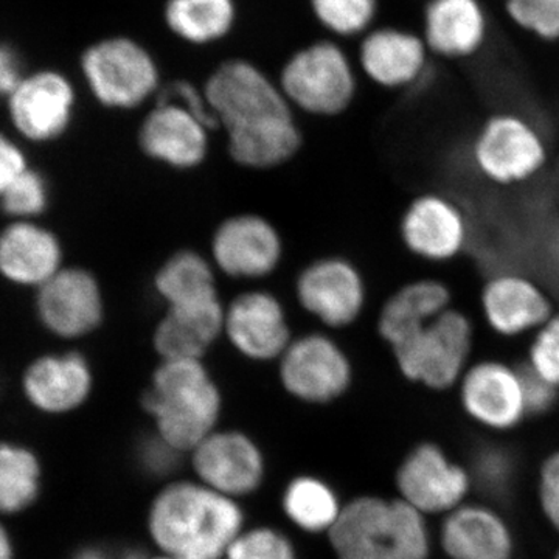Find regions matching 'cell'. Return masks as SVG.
<instances>
[{"label":"cell","instance_id":"6da1fadb","mask_svg":"<svg viewBox=\"0 0 559 559\" xmlns=\"http://www.w3.org/2000/svg\"><path fill=\"white\" fill-rule=\"evenodd\" d=\"M216 124L227 132L231 160L249 170H272L300 150L301 134L289 102L259 69L229 62L204 91Z\"/></svg>","mask_w":559,"mask_h":559},{"label":"cell","instance_id":"7a4b0ae2","mask_svg":"<svg viewBox=\"0 0 559 559\" xmlns=\"http://www.w3.org/2000/svg\"><path fill=\"white\" fill-rule=\"evenodd\" d=\"M150 538L171 559H223L246 528L240 500L200 480H170L154 496L146 518Z\"/></svg>","mask_w":559,"mask_h":559},{"label":"cell","instance_id":"3957f363","mask_svg":"<svg viewBox=\"0 0 559 559\" xmlns=\"http://www.w3.org/2000/svg\"><path fill=\"white\" fill-rule=\"evenodd\" d=\"M223 404L218 382L197 359H160L142 396L154 432L186 455L219 428Z\"/></svg>","mask_w":559,"mask_h":559},{"label":"cell","instance_id":"277c9868","mask_svg":"<svg viewBox=\"0 0 559 559\" xmlns=\"http://www.w3.org/2000/svg\"><path fill=\"white\" fill-rule=\"evenodd\" d=\"M329 540L337 559H429L433 547L428 518L399 496L349 500Z\"/></svg>","mask_w":559,"mask_h":559},{"label":"cell","instance_id":"5b68a950","mask_svg":"<svg viewBox=\"0 0 559 559\" xmlns=\"http://www.w3.org/2000/svg\"><path fill=\"white\" fill-rule=\"evenodd\" d=\"M549 145L539 128L516 112H498L480 124L469 145L474 173L489 186L521 187L549 164Z\"/></svg>","mask_w":559,"mask_h":559},{"label":"cell","instance_id":"8992f818","mask_svg":"<svg viewBox=\"0 0 559 559\" xmlns=\"http://www.w3.org/2000/svg\"><path fill=\"white\" fill-rule=\"evenodd\" d=\"M474 344L473 320L451 307L392 353L407 381L432 392H447L455 389L473 362Z\"/></svg>","mask_w":559,"mask_h":559},{"label":"cell","instance_id":"52a82bcc","mask_svg":"<svg viewBox=\"0 0 559 559\" xmlns=\"http://www.w3.org/2000/svg\"><path fill=\"white\" fill-rule=\"evenodd\" d=\"M455 389L460 409L487 432H511L530 417L522 364L499 358L473 360Z\"/></svg>","mask_w":559,"mask_h":559},{"label":"cell","instance_id":"ba28073f","mask_svg":"<svg viewBox=\"0 0 559 559\" xmlns=\"http://www.w3.org/2000/svg\"><path fill=\"white\" fill-rule=\"evenodd\" d=\"M277 364L280 384L286 393L316 406L340 400L355 377L347 352L325 333L293 337Z\"/></svg>","mask_w":559,"mask_h":559},{"label":"cell","instance_id":"9c48e42d","mask_svg":"<svg viewBox=\"0 0 559 559\" xmlns=\"http://www.w3.org/2000/svg\"><path fill=\"white\" fill-rule=\"evenodd\" d=\"M81 72L95 100L110 109H134L157 90L159 75L148 53L127 38L94 44L81 58Z\"/></svg>","mask_w":559,"mask_h":559},{"label":"cell","instance_id":"30bf717a","mask_svg":"<svg viewBox=\"0 0 559 559\" xmlns=\"http://www.w3.org/2000/svg\"><path fill=\"white\" fill-rule=\"evenodd\" d=\"M395 487L401 500L429 520L468 502L473 480L468 466L455 462L440 444L423 441L400 463Z\"/></svg>","mask_w":559,"mask_h":559},{"label":"cell","instance_id":"8fae6325","mask_svg":"<svg viewBox=\"0 0 559 559\" xmlns=\"http://www.w3.org/2000/svg\"><path fill=\"white\" fill-rule=\"evenodd\" d=\"M35 314L39 325L58 340L91 336L105 322L100 280L86 267H62L35 290Z\"/></svg>","mask_w":559,"mask_h":559},{"label":"cell","instance_id":"7c38bea8","mask_svg":"<svg viewBox=\"0 0 559 559\" xmlns=\"http://www.w3.org/2000/svg\"><path fill=\"white\" fill-rule=\"evenodd\" d=\"M400 237L415 259L447 264L468 249V213L450 194L426 191L414 198L400 219Z\"/></svg>","mask_w":559,"mask_h":559},{"label":"cell","instance_id":"4fadbf2b","mask_svg":"<svg viewBox=\"0 0 559 559\" xmlns=\"http://www.w3.org/2000/svg\"><path fill=\"white\" fill-rule=\"evenodd\" d=\"M194 479L235 500L255 495L266 459L255 440L238 429H216L189 452Z\"/></svg>","mask_w":559,"mask_h":559},{"label":"cell","instance_id":"5bb4252c","mask_svg":"<svg viewBox=\"0 0 559 559\" xmlns=\"http://www.w3.org/2000/svg\"><path fill=\"white\" fill-rule=\"evenodd\" d=\"M7 110L21 139L46 145L61 139L72 127L76 91L64 73L38 70L27 73L7 97Z\"/></svg>","mask_w":559,"mask_h":559},{"label":"cell","instance_id":"9a60e30c","mask_svg":"<svg viewBox=\"0 0 559 559\" xmlns=\"http://www.w3.org/2000/svg\"><path fill=\"white\" fill-rule=\"evenodd\" d=\"M286 100L314 116H336L355 94V76L341 49L318 44L300 51L282 75Z\"/></svg>","mask_w":559,"mask_h":559},{"label":"cell","instance_id":"2e32d148","mask_svg":"<svg viewBox=\"0 0 559 559\" xmlns=\"http://www.w3.org/2000/svg\"><path fill=\"white\" fill-rule=\"evenodd\" d=\"M294 290L305 312L326 329H348L366 310L367 285L362 272L342 257L311 261L297 275Z\"/></svg>","mask_w":559,"mask_h":559},{"label":"cell","instance_id":"e0dca14e","mask_svg":"<svg viewBox=\"0 0 559 559\" xmlns=\"http://www.w3.org/2000/svg\"><path fill=\"white\" fill-rule=\"evenodd\" d=\"M285 245L277 227L257 213L229 216L213 231L210 260L234 280H263L282 264Z\"/></svg>","mask_w":559,"mask_h":559},{"label":"cell","instance_id":"ac0fdd59","mask_svg":"<svg viewBox=\"0 0 559 559\" xmlns=\"http://www.w3.org/2000/svg\"><path fill=\"white\" fill-rule=\"evenodd\" d=\"M480 316L500 340H528L555 312L547 289L528 274L499 271L481 285Z\"/></svg>","mask_w":559,"mask_h":559},{"label":"cell","instance_id":"d6986e66","mask_svg":"<svg viewBox=\"0 0 559 559\" xmlns=\"http://www.w3.org/2000/svg\"><path fill=\"white\" fill-rule=\"evenodd\" d=\"M210 128L197 110L164 95L140 127V150L171 170H194L207 159Z\"/></svg>","mask_w":559,"mask_h":559},{"label":"cell","instance_id":"ffe728a7","mask_svg":"<svg viewBox=\"0 0 559 559\" xmlns=\"http://www.w3.org/2000/svg\"><path fill=\"white\" fill-rule=\"evenodd\" d=\"M224 337L245 359L277 362L293 341L288 312L270 290H246L226 305Z\"/></svg>","mask_w":559,"mask_h":559},{"label":"cell","instance_id":"44dd1931","mask_svg":"<svg viewBox=\"0 0 559 559\" xmlns=\"http://www.w3.org/2000/svg\"><path fill=\"white\" fill-rule=\"evenodd\" d=\"M441 551L448 559H514L516 539L498 506L465 502L441 518Z\"/></svg>","mask_w":559,"mask_h":559},{"label":"cell","instance_id":"7402d4cb","mask_svg":"<svg viewBox=\"0 0 559 559\" xmlns=\"http://www.w3.org/2000/svg\"><path fill=\"white\" fill-rule=\"evenodd\" d=\"M66 266L61 238L39 221H10L0 230V277L36 290Z\"/></svg>","mask_w":559,"mask_h":559},{"label":"cell","instance_id":"603a6c76","mask_svg":"<svg viewBox=\"0 0 559 559\" xmlns=\"http://www.w3.org/2000/svg\"><path fill=\"white\" fill-rule=\"evenodd\" d=\"M94 370L76 349L40 355L22 374V390L36 409L47 414L75 411L90 399Z\"/></svg>","mask_w":559,"mask_h":559},{"label":"cell","instance_id":"cb8c5ba5","mask_svg":"<svg viewBox=\"0 0 559 559\" xmlns=\"http://www.w3.org/2000/svg\"><path fill=\"white\" fill-rule=\"evenodd\" d=\"M224 311L221 297L165 308L153 333L159 358L204 360L224 337Z\"/></svg>","mask_w":559,"mask_h":559},{"label":"cell","instance_id":"d4e9b609","mask_svg":"<svg viewBox=\"0 0 559 559\" xmlns=\"http://www.w3.org/2000/svg\"><path fill=\"white\" fill-rule=\"evenodd\" d=\"M452 307V293L439 278H418L396 289L384 301L378 333L390 348L399 347Z\"/></svg>","mask_w":559,"mask_h":559},{"label":"cell","instance_id":"484cf974","mask_svg":"<svg viewBox=\"0 0 559 559\" xmlns=\"http://www.w3.org/2000/svg\"><path fill=\"white\" fill-rule=\"evenodd\" d=\"M487 35V13L479 0H432L426 10V46L441 57H473Z\"/></svg>","mask_w":559,"mask_h":559},{"label":"cell","instance_id":"4316f807","mask_svg":"<svg viewBox=\"0 0 559 559\" xmlns=\"http://www.w3.org/2000/svg\"><path fill=\"white\" fill-rule=\"evenodd\" d=\"M426 49L417 36L389 28L364 40L360 60L367 75L381 86L407 87L425 75Z\"/></svg>","mask_w":559,"mask_h":559},{"label":"cell","instance_id":"83f0119b","mask_svg":"<svg viewBox=\"0 0 559 559\" xmlns=\"http://www.w3.org/2000/svg\"><path fill=\"white\" fill-rule=\"evenodd\" d=\"M216 274L207 257L197 250H178L154 274L153 288L165 308L213 299L219 297Z\"/></svg>","mask_w":559,"mask_h":559},{"label":"cell","instance_id":"f1b7e54d","mask_svg":"<svg viewBox=\"0 0 559 559\" xmlns=\"http://www.w3.org/2000/svg\"><path fill=\"white\" fill-rule=\"evenodd\" d=\"M344 506L329 481L308 474L294 477L282 495V510L286 520L307 535L325 533L329 536Z\"/></svg>","mask_w":559,"mask_h":559},{"label":"cell","instance_id":"f546056e","mask_svg":"<svg viewBox=\"0 0 559 559\" xmlns=\"http://www.w3.org/2000/svg\"><path fill=\"white\" fill-rule=\"evenodd\" d=\"M473 489L485 502L498 506L513 496L518 485V460L509 448L498 443L477 447L468 465Z\"/></svg>","mask_w":559,"mask_h":559},{"label":"cell","instance_id":"4dcf8cb0","mask_svg":"<svg viewBox=\"0 0 559 559\" xmlns=\"http://www.w3.org/2000/svg\"><path fill=\"white\" fill-rule=\"evenodd\" d=\"M167 21L183 39L210 43L229 31L234 22V3L231 0H171Z\"/></svg>","mask_w":559,"mask_h":559},{"label":"cell","instance_id":"1f68e13d","mask_svg":"<svg viewBox=\"0 0 559 559\" xmlns=\"http://www.w3.org/2000/svg\"><path fill=\"white\" fill-rule=\"evenodd\" d=\"M39 468L31 452L0 444V511L31 506L38 492Z\"/></svg>","mask_w":559,"mask_h":559},{"label":"cell","instance_id":"d6a6232c","mask_svg":"<svg viewBox=\"0 0 559 559\" xmlns=\"http://www.w3.org/2000/svg\"><path fill=\"white\" fill-rule=\"evenodd\" d=\"M50 183L36 168H28L0 197V210L10 221H39L50 207Z\"/></svg>","mask_w":559,"mask_h":559},{"label":"cell","instance_id":"836d02e7","mask_svg":"<svg viewBox=\"0 0 559 559\" xmlns=\"http://www.w3.org/2000/svg\"><path fill=\"white\" fill-rule=\"evenodd\" d=\"M223 559H299V555L282 530L260 525L242 530Z\"/></svg>","mask_w":559,"mask_h":559},{"label":"cell","instance_id":"e575fe53","mask_svg":"<svg viewBox=\"0 0 559 559\" xmlns=\"http://www.w3.org/2000/svg\"><path fill=\"white\" fill-rule=\"evenodd\" d=\"M522 366L539 380L559 390V311H555L547 322L528 337Z\"/></svg>","mask_w":559,"mask_h":559},{"label":"cell","instance_id":"d590c367","mask_svg":"<svg viewBox=\"0 0 559 559\" xmlns=\"http://www.w3.org/2000/svg\"><path fill=\"white\" fill-rule=\"evenodd\" d=\"M320 21L340 33L356 35L370 24L374 16V0H312Z\"/></svg>","mask_w":559,"mask_h":559},{"label":"cell","instance_id":"8d00e7d4","mask_svg":"<svg viewBox=\"0 0 559 559\" xmlns=\"http://www.w3.org/2000/svg\"><path fill=\"white\" fill-rule=\"evenodd\" d=\"M514 24L540 39H559V0H506Z\"/></svg>","mask_w":559,"mask_h":559},{"label":"cell","instance_id":"74e56055","mask_svg":"<svg viewBox=\"0 0 559 559\" xmlns=\"http://www.w3.org/2000/svg\"><path fill=\"white\" fill-rule=\"evenodd\" d=\"M138 455L140 466L146 474L154 479H168L179 469L186 454L154 432L140 443Z\"/></svg>","mask_w":559,"mask_h":559},{"label":"cell","instance_id":"f35d334b","mask_svg":"<svg viewBox=\"0 0 559 559\" xmlns=\"http://www.w3.org/2000/svg\"><path fill=\"white\" fill-rule=\"evenodd\" d=\"M538 503L544 520L559 533V450L550 452L540 463Z\"/></svg>","mask_w":559,"mask_h":559},{"label":"cell","instance_id":"ab89813d","mask_svg":"<svg viewBox=\"0 0 559 559\" xmlns=\"http://www.w3.org/2000/svg\"><path fill=\"white\" fill-rule=\"evenodd\" d=\"M27 153L21 143L5 132L0 131V197L22 173L31 168Z\"/></svg>","mask_w":559,"mask_h":559},{"label":"cell","instance_id":"60d3db41","mask_svg":"<svg viewBox=\"0 0 559 559\" xmlns=\"http://www.w3.org/2000/svg\"><path fill=\"white\" fill-rule=\"evenodd\" d=\"M524 367V366H522ZM525 399H527L528 415H544L554 409L559 399V390L551 388L535 374L525 369Z\"/></svg>","mask_w":559,"mask_h":559},{"label":"cell","instance_id":"b9f144b4","mask_svg":"<svg viewBox=\"0 0 559 559\" xmlns=\"http://www.w3.org/2000/svg\"><path fill=\"white\" fill-rule=\"evenodd\" d=\"M25 75L20 53L9 44L0 43V95L9 97Z\"/></svg>","mask_w":559,"mask_h":559},{"label":"cell","instance_id":"7bdbcfd3","mask_svg":"<svg viewBox=\"0 0 559 559\" xmlns=\"http://www.w3.org/2000/svg\"><path fill=\"white\" fill-rule=\"evenodd\" d=\"M0 559H11V546L5 530L0 527Z\"/></svg>","mask_w":559,"mask_h":559},{"label":"cell","instance_id":"ee69618b","mask_svg":"<svg viewBox=\"0 0 559 559\" xmlns=\"http://www.w3.org/2000/svg\"><path fill=\"white\" fill-rule=\"evenodd\" d=\"M75 559H109L105 551L98 549H84L76 555Z\"/></svg>","mask_w":559,"mask_h":559},{"label":"cell","instance_id":"f6af8a7d","mask_svg":"<svg viewBox=\"0 0 559 559\" xmlns=\"http://www.w3.org/2000/svg\"><path fill=\"white\" fill-rule=\"evenodd\" d=\"M146 559H171V558L165 557V555L157 554L156 557H146Z\"/></svg>","mask_w":559,"mask_h":559},{"label":"cell","instance_id":"bcb514c9","mask_svg":"<svg viewBox=\"0 0 559 559\" xmlns=\"http://www.w3.org/2000/svg\"><path fill=\"white\" fill-rule=\"evenodd\" d=\"M554 559H559V550H558L557 557H555Z\"/></svg>","mask_w":559,"mask_h":559}]
</instances>
